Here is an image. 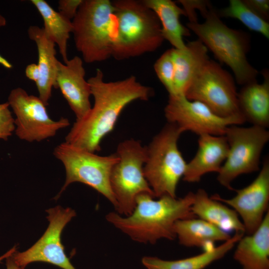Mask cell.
I'll list each match as a JSON object with an SVG mask.
<instances>
[{
  "label": "cell",
  "mask_w": 269,
  "mask_h": 269,
  "mask_svg": "<svg viewBox=\"0 0 269 269\" xmlns=\"http://www.w3.org/2000/svg\"><path fill=\"white\" fill-rule=\"evenodd\" d=\"M55 87L59 88L69 107L79 120L87 114L92 106L90 86L85 79L82 59L77 56L63 64L57 62Z\"/></svg>",
  "instance_id": "15"
},
{
  "label": "cell",
  "mask_w": 269,
  "mask_h": 269,
  "mask_svg": "<svg viewBox=\"0 0 269 269\" xmlns=\"http://www.w3.org/2000/svg\"><path fill=\"white\" fill-rule=\"evenodd\" d=\"M225 136L229 152L217 179L222 186L233 190L232 183L237 177L260 170L261 155L269 140V132L258 126L234 125L227 128Z\"/></svg>",
  "instance_id": "9"
},
{
  "label": "cell",
  "mask_w": 269,
  "mask_h": 269,
  "mask_svg": "<svg viewBox=\"0 0 269 269\" xmlns=\"http://www.w3.org/2000/svg\"><path fill=\"white\" fill-rule=\"evenodd\" d=\"M16 251V247H14L10 250H9L8 251H7L6 253L1 256L0 257V263L4 259H6L8 257L11 256Z\"/></svg>",
  "instance_id": "35"
},
{
  "label": "cell",
  "mask_w": 269,
  "mask_h": 269,
  "mask_svg": "<svg viewBox=\"0 0 269 269\" xmlns=\"http://www.w3.org/2000/svg\"><path fill=\"white\" fill-rule=\"evenodd\" d=\"M203 16L204 22H189L187 27L217 59L231 69L239 84L256 81L258 71L249 63L246 56L249 48L247 35L228 27L211 8Z\"/></svg>",
  "instance_id": "5"
},
{
  "label": "cell",
  "mask_w": 269,
  "mask_h": 269,
  "mask_svg": "<svg viewBox=\"0 0 269 269\" xmlns=\"http://www.w3.org/2000/svg\"><path fill=\"white\" fill-rule=\"evenodd\" d=\"M198 144L197 152L187 163L182 177L187 182H198L208 173H218L229 152V144L225 135L201 134L199 135Z\"/></svg>",
  "instance_id": "16"
},
{
  "label": "cell",
  "mask_w": 269,
  "mask_h": 269,
  "mask_svg": "<svg viewBox=\"0 0 269 269\" xmlns=\"http://www.w3.org/2000/svg\"><path fill=\"white\" fill-rule=\"evenodd\" d=\"M48 226L42 237L30 248L22 252H15L11 256L19 267L25 269L36 262L56 266L62 269H76L64 252L61 235L66 225L76 216L70 208L56 206L46 210Z\"/></svg>",
  "instance_id": "13"
},
{
  "label": "cell",
  "mask_w": 269,
  "mask_h": 269,
  "mask_svg": "<svg viewBox=\"0 0 269 269\" xmlns=\"http://www.w3.org/2000/svg\"><path fill=\"white\" fill-rule=\"evenodd\" d=\"M119 161L110 175V186L116 201L117 213L128 216L134 211L136 198L146 193L154 197L144 174L146 147L134 139L119 143L116 152Z\"/></svg>",
  "instance_id": "7"
},
{
  "label": "cell",
  "mask_w": 269,
  "mask_h": 269,
  "mask_svg": "<svg viewBox=\"0 0 269 269\" xmlns=\"http://www.w3.org/2000/svg\"><path fill=\"white\" fill-rule=\"evenodd\" d=\"M244 234L235 233L220 245L189 258L168 261L156 257L145 256L142 258L141 263L147 269H204L233 249Z\"/></svg>",
  "instance_id": "23"
},
{
  "label": "cell",
  "mask_w": 269,
  "mask_h": 269,
  "mask_svg": "<svg viewBox=\"0 0 269 269\" xmlns=\"http://www.w3.org/2000/svg\"><path fill=\"white\" fill-rule=\"evenodd\" d=\"M191 210L196 217L226 232H245L237 213L222 202L209 196L203 189H199L194 193Z\"/></svg>",
  "instance_id": "21"
},
{
  "label": "cell",
  "mask_w": 269,
  "mask_h": 269,
  "mask_svg": "<svg viewBox=\"0 0 269 269\" xmlns=\"http://www.w3.org/2000/svg\"><path fill=\"white\" fill-rule=\"evenodd\" d=\"M26 76L35 83L38 81L40 77V72L37 64L32 63L28 65L25 71Z\"/></svg>",
  "instance_id": "32"
},
{
  "label": "cell",
  "mask_w": 269,
  "mask_h": 269,
  "mask_svg": "<svg viewBox=\"0 0 269 269\" xmlns=\"http://www.w3.org/2000/svg\"><path fill=\"white\" fill-rule=\"evenodd\" d=\"M83 0H60L59 12L66 18L72 20Z\"/></svg>",
  "instance_id": "30"
},
{
  "label": "cell",
  "mask_w": 269,
  "mask_h": 269,
  "mask_svg": "<svg viewBox=\"0 0 269 269\" xmlns=\"http://www.w3.org/2000/svg\"><path fill=\"white\" fill-rule=\"evenodd\" d=\"M144 3L157 15L161 25L163 38L167 40L174 48L182 49L186 47L183 37L190 35L188 28L180 21L184 10L171 0H143Z\"/></svg>",
  "instance_id": "24"
},
{
  "label": "cell",
  "mask_w": 269,
  "mask_h": 269,
  "mask_svg": "<svg viewBox=\"0 0 269 269\" xmlns=\"http://www.w3.org/2000/svg\"><path fill=\"white\" fill-rule=\"evenodd\" d=\"M7 102L16 116L15 134L21 140L39 142L54 136L59 130L70 125L66 118L53 121L39 97L29 95L22 88L13 89Z\"/></svg>",
  "instance_id": "11"
},
{
  "label": "cell",
  "mask_w": 269,
  "mask_h": 269,
  "mask_svg": "<svg viewBox=\"0 0 269 269\" xmlns=\"http://www.w3.org/2000/svg\"><path fill=\"white\" fill-rule=\"evenodd\" d=\"M194 197L192 192L181 198L164 195L158 200L150 194H141L130 215L125 217L111 212L106 219L138 243L154 244L162 239L173 240L176 238L174 226L177 221L196 217L191 210Z\"/></svg>",
  "instance_id": "2"
},
{
  "label": "cell",
  "mask_w": 269,
  "mask_h": 269,
  "mask_svg": "<svg viewBox=\"0 0 269 269\" xmlns=\"http://www.w3.org/2000/svg\"><path fill=\"white\" fill-rule=\"evenodd\" d=\"M156 74L167 91L169 96H175L174 65L171 49L166 50L154 64Z\"/></svg>",
  "instance_id": "27"
},
{
  "label": "cell",
  "mask_w": 269,
  "mask_h": 269,
  "mask_svg": "<svg viewBox=\"0 0 269 269\" xmlns=\"http://www.w3.org/2000/svg\"><path fill=\"white\" fill-rule=\"evenodd\" d=\"M218 16L238 19L251 30L259 32L269 38V24L240 0H230L228 6L216 12Z\"/></svg>",
  "instance_id": "26"
},
{
  "label": "cell",
  "mask_w": 269,
  "mask_h": 269,
  "mask_svg": "<svg viewBox=\"0 0 269 269\" xmlns=\"http://www.w3.org/2000/svg\"><path fill=\"white\" fill-rule=\"evenodd\" d=\"M72 22L76 47L85 62L112 57L117 28L112 1L83 0Z\"/></svg>",
  "instance_id": "4"
},
{
  "label": "cell",
  "mask_w": 269,
  "mask_h": 269,
  "mask_svg": "<svg viewBox=\"0 0 269 269\" xmlns=\"http://www.w3.org/2000/svg\"><path fill=\"white\" fill-rule=\"evenodd\" d=\"M30 39L37 48L38 66L40 77L36 83L39 98L47 106L51 96L52 87H55V78L58 60L56 58L55 43L47 35L43 28L30 26L27 30Z\"/></svg>",
  "instance_id": "18"
},
{
  "label": "cell",
  "mask_w": 269,
  "mask_h": 269,
  "mask_svg": "<svg viewBox=\"0 0 269 269\" xmlns=\"http://www.w3.org/2000/svg\"><path fill=\"white\" fill-rule=\"evenodd\" d=\"M9 107L8 102L0 104V138L5 140L12 134L15 128Z\"/></svg>",
  "instance_id": "28"
},
{
  "label": "cell",
  "mask_w": 269,
  "mask_h": 269,
  "mask_svg": "<svg viewBox=\"0 0 269 269\" xmlns=\"http://www.w3.org/2000/svg\"><path fill=\"white\" fill-rule=\"evenodd\" d=\"M185 96L189 100L203 103L222 117L241 114L234 79L218 63L210 59L197 74Z\"/></svg>",
  "instance_id": "10"
},
{
  "label": "cell",
  "mask_w": 269,
  "mask_h": 269,
  "mask_svg": "<svg viewBox=\"0 0 269 269\" xmlns=\"http://www.w3.org/2000/svg\"><path fill=\"white\" fill-rule=\"evenodd\" d=\"M53 154L63 163L66 173L65 181L56 199L70 184L78 182L102 194L116 207L110 177L119 159L116 153L101 156L64 141L55 147Z\"/></svg>",
  "instance_id": "8"
},
{
  "label": "cell",
  "mask_w": 269,
  "mask_h": 269,
  "mask_svg": "<svg viewBox=\"0 0 269 269\" xmlns=\"http://www.w3.org/2000/svg\"><path fill=\"white\" fill-rule=\"evenodd\" d=\"M88 82L94 105L86 115L76 120L65 141L95 153L101 150L102 140L113 130L124 108L135 100H148L153 92L151 88L142 85L134 76L105 82L100 69Z\"/></svg>",
  "instance_id": "1"
},
{
  "label": "cell",
  "mask_w": 269,
  "mask_h": 269,
  "mask_svg": "<svg viewBox=\"0 0 269 269\" xmlns=\"http://www.w3.org/2000/svg\"><path fill=\"white\" fill-rule=\"evenodd\" d=\"M243 1L255 13L267 21L269 17L268 0H244Z\"/></svg>",
  "instance_id": "31"
},
{
  "label": "cell",
  "mask_w": 269,
  "mask_h": 269,
  "mask_svg": "<svg viewBox=\"0 0 269 269\" xmlns=\"http://www.w3.org/2000/svg\"><path fill=\"white\" fill-rule=\"evenodd\" d=\"M11 256L6 259V269H24L16 264Z\"/></svg>",
  "instance_id": "33"
},
{
  "label": "cell",
  "mask_w": 269,
  "mask_h": 269,
  "mask_svg": "<svg viewBox=\"0 0 269 269\" xmlns=\"http://www.w3.org/2000/svg\"><path fill=\"white\" fill-rule=\"evenodd\" d=\"M117 28L112 56L118 60L156 50L164 39L156 14L142 0L112 1Z\"/></svg>",
  "instance_id": "3"
},
{
  "label": "cell",
  "mask_w": 269,
  "mask_h": 269,
  "mask_svg": "<svg viewBox=\"0 0 269 269\" xmlns=\"http://www.w3.org/2000/svg\"><path fill=\"white\" fill-rule=\"evenodd\" d=\"M178 1L183 6V9L185 12L186 16H188L190 22H197L195 9H199L203 16L211 9L209 2L206 0H180Z\"/></svg>",
  "instance_id": "29"
},
{
  "label": "cell",
  "mask_w": 269,
  "mask_h": 269,
  "mask_svg": "<svg viewBox=\"0 0 269 269\" xmlns=\"http://www.w3.org/2000/svg\"><path fill=\"white\" fill-rule=\"evenodd\" d=\"M164 115L167 123L175 124L183 133L190 131L198 135H225L229 126L245 122L241 114L222 117L203 103L189 100L182 95L169 96Z\"/></svg>",
  "instance_id": "12"
},
{
  "label": "cell",
  "mask_w": 269,
  "mask_h": 269,
  "mask_svg": "<svg viewBox=\"0 0 269 269\" xmlns=\"http://www.w3.org/2000/svg\"><path fill=\"white\" fill-rule=\"evenodd\" d=\"M171 51L175 70V96H185L197 74L209 60L208 49L198 39L189 42L184 49L172 48Z\"/></svg>",
  "instance_id": "17"
},
{
  "label": "cell",
  "mask_w": 269,
  "mask_h": 269,
  "mask_svg": "<svg viewBox=\"0 0 269 269\" xmlns=\"http://www.w3.org/2000/svg\"><path fill=\"white\" fill-rule=\"evenodd\" d=\"M0 64L7 69H11L12 67V64L0 55Z\"/></svg>",
  "instance_id": "34"
},
{
  "label": "cell",
  "mask_w": 269,
  "mask_h": 269,
  "mask_svg": "<svg viewBox=\"0 0 269 269\" xmlns=\"http://www.w3.org/2000/svg\"><path fill=\"white\" fill-rule=\"evenodd\" d=\"M174 229L180 245L202 248L204 251L213 248L215 242H225L232 237L229 233L196 217L177 221Z\"/></svg>",
  "instance_id": "22"
},
{
  "label": "cell",
  "mask_w": 269,
  "mask_h": 269,
  "mask_svg": "<svg viewBox=\"0 0 269 269\" xmlns=\"http://www.w3.org/2000/svg\"><path fill=\"white\" fill-rule=\"evenodd\" d=\"M259 173L246 187L235 190L232 198H222L218 194L211 196L232 208L241 218L248 235L253 234L261 224L269 211V159L266 157Z\"/></svg>",
  "instance_id": "14"
},
{
  "label": "cell",
  "mask_w": 269,
  "mask_h": 269,
  "mask_svg": "<svg viewBox=\"0 0 269 269\" xmlns=\"http://www.w3.org/2000/svg\"><path fill=\"white\" fill-rule=\"evenodd\" d=\"M264 82L257 81L244 85L238 93L240 113L252 126L267 129L269 127V76L263 73Z\"/></svg>",
  "instance_id": "20"
},
{
  "label": "cell",
  "mask_w": 269,
  "mask_h": 269,
  "mask_svg": "<svg viewBox=\"0 0 269 269\" xmlns=\"http://www.w3.org/2000/svg\"><path fill=\"white\" fill-rule=\"evenodd\" d=\"M233 257L242 269H269V210L259 228L237 242Z\"/></svg>",
  "instance_id": "19"
},
{
  "label": "cell",
  "mask_w": 269,
  "mask_h": 269,
  "mask_svg": "<svg viewBox=\"0 0 269 269\" xmlns=\"http://www.w3.org/2000/svg\"><path fill=\"white\" fill-rule=\"evenodd\" d=\"M182 133L175 124L167 123L146 146L143 172L155 197H176L177 184L187 164L177 145Z\"/></svg>",
  "instance_id": "6"
},
{
  "label": "cell",
  "mask_w": 269,
  "mask_h": 269,
  "mask_svg": "<svg viewBox=\"0 0 269 269\" xmlns=\"http://www.w3.org/2000/svg\"><path fill=\"white\" fill-rule=\"evenodd\" d=\"M6 23L5 18L0 14V27L5 26Z\"/></svg>",
  "instance_id": "36"
},
{
  "label": "cell",
  "mask_w": 269,
  "mask_h": 269,
  "mask_svg": "<svg viewBox=\"0 0 269 269\" xmlns=\"http://www.w3.org/2000/svg\"><path fill=\"white\" fill-rule=\"evenodd\" d=\"M44 21L43 27L47 35L57 44L64 63L68 60L67 42L72 32V21L55 10L44 0H31Z\"/></svg>",
  "instance_id": "25"
}]
</instances>
